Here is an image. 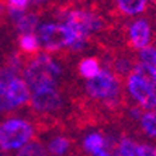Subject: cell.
<instances>
[{"mask_svg":"<svg viewBox=\"0 0 156 156\" xmlns=\"http://www.w3.org/2000/svg\"><path fill=\"white\" fill-rule=\"evenodd\" d=\"M61 73V66L47 52H38L33 58L23 61V79L33 91L47 86H56Z\"/></svg>","mask_w":156,"mask_h":156,"instance_id":"1","label":"cell"},{"mask_svg":"<svg viewBox=\"0 0 156 156\" xmlns=\"http://www.w3.org/2000/svg\"><path fill=\"white\" fill-rule=\"evenodd\" d=\"M122 79L107 68L100 70L96 77L87 80L86 93L93 100L101 101L108 111H118L124 104V93L121 87Z\"/></svg>","mask_w":156,"mask_h":156,"instance_id":"2","label":"cell"},{"mask_svg":"<svg viewBox=\"0 0 156 156\" xmlns=\"http://www.w3.org/2000/svg\"><path fill=\"white\" fill-rule=\"evenodd\" d=\"M34 136V127L24 118H9L0 124V152H10L24 146Z\"/></svg>","mask_w":156,"mask_h":156,"instance_id":"3","label":"cell"},{"mask_svg":"<svg viewBox=\"0 0 156 156\" xmlns=\"http://www.w3.org/2000/svg\"><path fill=\"white\" fill-rule=\"evenodd\" d=\"M37 38L47 54H58L75 44V34L65 24H44L37 30Z\"/></svg>","mask_w":156,"mask_h":156,"instance_id":"4","label":"cell"},{"mask_svg":"<svg viewBox=\"0 0 156 156\" xmlns=\"http://www.w3.org/2000/svg\"><path fill=\"white\" fill-rule=\"evenodd\" d=\"M128 94L141 107L144 111H153L156 110V86L155 83L144 79L136 73H129L125 77Z\"/></svg>","mask_w":156,"mask_h":156,"instance_id":"5","label":"cell"},{"mask_svg":"<svg viewBox=\"0 0 156 156\" xmlns=\"http://www.w3.org/2000/svg\"><path fill=\"white\" fill-rule=\"evenodd\" d=\"M30 105L44 118H54L52 114L61 113L63 108V97L56 86H47L31 93Z\"/></svg>","mask_w":156,"mask_h":156,"instance_id":"6","label":"cell"},{"mask_svg":"<svg viewBox=\"0 0 156 156\" xmlns=\"http://www.w3.org/2000/svg\"><path fill=\"white\" fill-rule=\"evenodd\" d=\"M153 30L149 20L141 17L131 23L127 28V42L132 49L141 51L152 45Z\"/></svg>","mask_w":156,"mask_h":156,"instance_id":"7","label":"cell"},{"mask_svg":"<svg viewBox=\"0 0 156 156\" xmlns=\"http://www.w3.org/2000/svg\"><path fill=\"white\" fill-rule=\"evenodd\" d=\"M7 94L14 108H18L30 103L31 90H30L28 84L26 83V80L20 76H16L7 83Z\"/></svg>","mask_w":156,"mask_h":156,"instance_id":"8","label":"cell"},{"mask_svg":"<svg viewBox=\"0 0 156 156\" xmlns=\"http://www.w3.org/2000/svg\"><path fill=\"white\" fill-rule=\"evenodd\" d=\"M9 14L13 18L14 27L20 35L23 34H34L37 26H38V16L31 11L24 10H7Z\"/></svg>","mask_w":156,"mask_h":156,"instance_id":"9","label":"cell"},{"mask_svg":"<svg viewBox=\"0 0 156 156\" xmlns=\"http://www.w3.org/2000/svg\"><path fill=\"white\" fill-rule=\"evenodd\" d=\"M115 7L121 16L134 17L145 13L148 9V0H115Z\"/></svg>","mask_w":156,"mask_h":156,"instance_id":"10","label":"cell"},{"mask_svg":"<svg viewBox=\"0 0 156 156\" xmlns=\"http://www.w3.org/2000/svg\"><path fill=\"white\" fill-rule=\"evenodd\" d=\"M18 47H20V52H21V59L26 61L28 58H33L34 55H37L41 49L40 41L37 38L35 34H23L18 37Z\"/></svg>","mask_w":156,"mask_h":156,"instance_id":"11","label":"cell"},{"mask_svg":"<svg viewBox=\"0 0 156 156\" xmlns=\"http://www.w3.org/2000/svg\"><path fill=\"white\" fill-rule=\"evenodd\" d=\"M73 146H75L73 139L63 136V135H58L48 142L45 149H47V153H49L51 156H63L68 152H70Z\"/></svg>","mask_w":156,"mask_h":156,"instance_id":"12","label":"cell"},{"mask_svg":"<svg viewBox=\"0 0 156 156\" xmlns=\"http://www.w3.org/2000/svg\"><path fill=\"white\" fill-rule=\"evenodd\" d=\"M101 68H100V61L97 58H83L77 65V72L82 77H84L86 80H90L93 77H96L100 73Z\"/></svg>","mask_w":156,"mask_h":156,"instance_id":"13","label":"cell"},{"mask_svg":"<svg viewBox=\"0 0 156 156\" xmlns=\"http://www.w3.org/2000/svg\"><path fill=\"white\" fill-rule=\"evenodd\" d=\"M111 156H138V144L131 138L122 136L117 142V146L110 153Z\"/></svg>","mask_w":156,"mask_h":156,"instance_id":"14","label":"cell"},{"mask_svg":"<svg viewBox=\"0 0 156 156\" xmlns=\"http://www.w3.org/2000/svg\"><path fill=\"white\" fill-rule=\"evenodd\" d=\"M14 156H47V149L40 139H31L18 149Z\"/></svg>","mask_w":156,"mask_h":156,"instance_id":"15","label":"cell"},{"mask_svg":"<svg viewBox=\"0 0 156 156\" xmlns=\"http://www.w3.org/2000/svg\"><path fill=\"white\" fill-rule=\"evenodd\" d=\"M142 131L148 135L149 138L156 139V110L153 111H145L139 120Z\"/></svg>","mask_w":156,"mask_h":156,"instance_id":"16","label":"cell"},{"mask_svg":"<svg viewBox=\"0 0 156 156\" xmlns=\"http://www.w3.org/2000/svg\"><path fill=\"white\" fill-rule=\"evenodd\" d=\"M83 148L89 153H93L94 151H98V149H104V136H101L100 134L87 135L84 138Z\"/></svg>","mask_w":156,"mask_h":156,"instance_id":"17","label":"cell"},{"mask_svg":"<svg viewBox=\"0 0 156 156\" xmlns=\"http://www.w3.org/2000/svg\"><path fill=\"white\" fill-rule=\"evenodd\" d=\"M0 6L7 10H26L28 0H0Z\"/></svg>","mask_w":156,"mask_h":156,"instance_id":"18","label":"cell"},{"mask_svg":"<svg viewBox=\"0 0 156 156\" xmlns=\"http://www.w3.org/2000/svg\"><path fill=\"white\" fill-rule=\"evenodd\" d=\"M138 156H156V146L152 144H138Z\"/></svg>","mask_w":156,"mask_h":156,"instance_id":"19","label":"cell"},{"mask_svg":"<svg viewBox=\"0 0 156 156\" xmlns=\"http://www.w3.org/2000/svg\"><path fill=\"white\" fill-rule=\"evenodd\" d=\"M93 156H111L105 149H98V151H94V152L91 153Z\"/></svg>","mask_w":156,"mask_h":156,"instance_id":"20","label":"cell"},{"mask_svg":"<svg viewBox=\"0 0 156 156\" xmlns=\"http://www.w3.org/2000/svg\"><path fill=\"white\" fill-rule=\"evenodd\" d=\"M47 0H28V4H33V6H40V4L45 3Z\"/></svg>","mask_w":156,"mask_h":156,"instance_id":"21","label":"cell"},{"mask_svg":"<svg viewBox=\"0 0 156 156\" xmlns=\"http://www.w3.org/2000/svg\"><path fill=\"white\" fill-rule=\"evenodd\" d=\"M155 84H156V83H155Z\"/></svg>","mask_w":156,"mask_h":156,"instance_id":"22","label":"cell"}]
</instances>
